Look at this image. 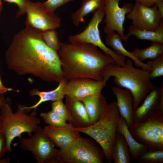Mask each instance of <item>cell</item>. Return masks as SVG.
<instances>
[{"instance_id": "21", "label": "cell", "mask_w": 163, "mask_h": 163, "mask_svg": "<svg viewBox=\"0 0 163 163\" xmlns=\"http://www.w3.org/2000/svg\"><path fill=\"white\" fill-rule=\"evenodd\" d=\"M120 36L115 31H113L107 34L106 38L107 43L111 46L118 54L125 57H128L135 62L137 67H141L145 70H151L150 65L138 59L132 53L127 51L123 46Z\"/></svg>"}, {"instance_id": "31", "label": "cell", "mask_w": 163, "mask_h": 163, "mask_svg": "<svg viewBox=\"0 0 163 163\" xmlns=\"http://www.w3.org/2000/svg\"><path fill=\"white\" fill-rule=\"evenodd\" d=\"M74 0H47L43 2L47 9L53 11L63 5Z\"/></svg>"}, {"instance_id": "34", "label": "cell", "mask_w": 163, "mask_h": 163, "mask_svg": "<svg viewBox=\"0 0 163 163\" xmlns=\"http://www.w3.org/2000/svg\"><path fill=\"white\" fill-rule=\"evenodd\" d=\"M134 0L136 2H139L141 4L148 7H151L158 0Z\"/></svg>"}, {"instance_id": "37", "label": "cell", "mask_w": 163, "mask_h": 163, "mask_svg": "<svg viewBox=\"0 0 163 163\" xmlns=\"http://www.w3.org/2000/svg\"><path fill=\"white\" fill-rule=\"evenodd\" d=\"M6 99H5L4 96L0 94V109L2 107L6 101Z\"/></svg>"}, {"instance_id": "24", "label": "cell", "mask_w": 163, "mask_h": 163, "mask_svg": "<svg viewBox=\"0 0 163 163\" xmlns=\"http://www.w3.org/2000/svg\"><path fill=\"white\" fill-rule=\"evenodd\" d=\"M106 0H82L80 8L72 15L73 24L78 26L84 22V18L90 13L101 8L104 7Z\"/></svg>"}, {"instance_id": "26", "label": "cell", "mask_w": 163, "mask_h": 163, "mask_svg": "<svg viewBox=\"0 0 163 163\" xmlns=\"http://www.w3.org/2000/svg\"><path fill=\"white\" fill-rule=\"evenodd\" d=\"M41 37L45 43L50 48L58 52L61 47L58 33L54 29L46 30L41 32Z\"/></svg>"}, {"instance_id": "23", "label": "cell", "mask_w": 163, "mask_h": 163, "mask_svg": "<svg viewBox=\"0 0 163 163\" xmlns=\"http://www.w3.org/2000/svg\"><path fill=\"white\" fill-rule=\"evenodd\" d=\"M131 35L135 36L140 40H149L163 43V20H161L159 27L155 31L142 30L131 25L123 40L126 41Z\"/></svg>"}, {"instance_id": "1", "label": "cell", "mask_w": 163, "mask_h": 163, "mask_svg": "<svg viewBox=\"0 0 163 163\" xmlns=\"http://www.w3.org/2000/svg\"><path fill=\"white\" fill-rule=\"evenodd\" d=\"M41 32L25 26L14 35L5 54L7 65L20 75L59 82L63 78L60 58L44 42Z\"/></svg>"}, {"instance_id": "9", "label": "cell", "mask_w": 163, "mask_h": 163, "mask_svg": "<svg viewBox=\"0 0 163 163\" xmlns=\"http://www.w3.org/2000/svg\"><path fill=\"white\" fill-rule=\"evenodd\" d=\"M34 133L29 138L18 137L20 147L30 152L38 163H59L58 149L55 148L54 143L40 125Z\"/></svg>"}, {"instance_id": "17", "label": "cell", "mask_w": 163, "mask_h": 163, "mask_svg": "<svg viewBox=\"0 0 163 163\" xmlns=\"http://www.w3.org/2000/svg\"><path fill=\"white\" fill-rule=\"evenodd\" d=\"M66 97L65 104L70 115L69 123L76 128H85L92 125L82 103Z\"/></svg>"}, {"instance_id": "7", "label": "cell", "mask_w": 163, "mask_h": 163, "mask_svg": "<svg viewBox=\"0 0 163 163\" xmlns=\"http://www.w3.org/2000/svg\"><path fill=\"white\" fill-rule=\"evenodd\" d=\"M129 130L148 151L163 150V111L156 112L142 122L134 123Z\"/></svg>"}, {"instance_id": "22", "label": "cell", "mask_w": 163, "mask_h": 163, "mask_svg": "<svg viewBox=\"0 0 163 163\" xmlns=\"http://www.w3.org/2000/svg\"><path fill=\"white\" fill-rule=\"evenodd\" d=\"M111 157L114 163H130L132 161L129 149L125 138L117 132Z\"/></svg>"}, {"instance_id": "20", "label": "cell", "mask_w": 163, "mask_h": 163, "mask_svg": "<svg viewBox=\"0 0 163 163\" xmlns=\"http://www.w3.org/2000/svg\"><path fill=\"white\" fill-rule=\"evenodd\" d=\"M80 101L85 107L92 124L99 119L108 104L101 93L85 97Z\"/></svg>"}, {"instance_id": "12", "label": "cell", "mask_w": 163, "mask_h": 163, "mask_svg": "<svg viewBox=\"0 0 163 163\" xmlns=\"http://www.w3.org/2000/svg\"><path fill=\"white\" fill-rule=\"evenodd\" d=\"M126 17L132 20V25L134 27L151 31L156 30L163 19L155 4L148 7L136 2Z\"/></svg>"}, {"instance_id": "19", "label": "cell", "mask_w": 163, "mask_h": 163, "mask_svg": "<svg viewBox=\"0 0 163 163\" xmlns=\"http://www.w3.org/2000/svg\"><path fill=\"white\" fill-rule=\"evenodd\" d=\"M116 132L123 136L129 147L132 161L136 160L148 151L145 146L137 141L131 134L124 119L121 116L118 122Z\"/></svg>"}, {"instance_id": "25", "label": "cell", "mask_w": 163, "mask_h": 163, "mask_svg": "<svg viewBox=\"0 0 163 163\" xmlns=\"http://www.w3.org/2000/svg\"><path fill=\"white\" fill-rule=\"evenodd\" d=\"M131 53L138 59L142 62L146 59H153L163 56V43L152 41L149 47L143 49H135Z\"/></svg>"}, {"instance_id": "36", "label": "cell", "mask_w": 163, "mask_h": 163, "mask_svg": "<svg viewBox=\"0 0 163 163\" xmlns=\"http://www.w3.org/2000/svg\"><path fill=\"white\" fill-rule=\"evenodd\" d=\"M14 91L11 88H7L3 84L0 77V94H4L7 91Z\"/></svg>"}, {"instance_id": "32", "label": "cell", "mask_w": 163, "mask_h": 163, "mask_svg": "<svg viewBox=\"0 0 163 163\" xmlns=\"http://www.w3.org/2000/svg\"><path fill=\"white\" fill-rule=\"evenodd\" d=\"M2 0H0L2 2ZM5 1L14 4L18 7V10L16 13V18H19L25 14V5L26 0H3Z\"/></svg>"}, {"instance_id": "6", "label": "cell", "mask_w": 163, "mask_h": 163, "mask_svg": "<svg viewBox=\"0 0 163 163\" xmlns=\"http://www.w3.org/2000/svg\"><path fill=\"white\" fill-rule=\"evenodd\" d=\"M105 158L101 147L90 138L79 136L58 149L59 163H102Z\"/></svg>"}, {"instance_id": "28", "label": "cell", "mask_w": 163, "mask_h": 163, "mask_svg": "<svg viewBox=\"0 0 163 163\" xmlns=\"http://www.w3.org/2000/svg\"><path fill=\"white\" fill-rule=\"evenodd\" d=\"M137 159L140 163H162L163 150L148 151Z\"/></svg>"}, {"instance_id": "16", "label": "cell", "mask_w": 163, "mask_h": 163, "mask_svg": "<svg viewBox=\"0 0 163 163\" xmlns=\"http://www.w3.org/2000/svg\"><path fill=\"white\" fill-rule=\"evenodd\" d=\"M112 90L117 98V104L120 115L125 120L129 129L134 124L133 113V99L130 91L128 89L115 86Z\"/></svg>"}, {"instance_id": "5", "label": "cell", "mask_w": 163, "mask_h": 163, "mask_svg": "<svg viewBox=\"0 0 163 163\" xmlns=\"http://www.w3.org/2000/svg\"><path fill=\"white\" fill-rule=\"evenodd\" d=\"M16 111L14 113L11 107L10 100L6 101L0 109L2 123L0 130L5 134L7 140V152H11V145L16 137L27 133L29 137L32 135L41 123L40 120L33 114L27 113L30 110L24 108L23 106L18 104Z\"/></svg>"}, {"instance_id": "35", "label": "cell", "mask_w": 163, "mask_h": 163, "mask_svg": "<svg viewBox=\"0 0 163 163\" xmlns=\"http://www.w3.org/2000/svg\"><path fill=\"white\" fill-rule=\"evenodd\" d=\"M155 4L156 5L158 11L163 18V1H158Z\"/></svg>"}, {"instance_id": "14", "label": "cell", "mask_w": 163, "mask_h": 163, "mask_svg": "<svg viewBox=\"0 0 163 163\" xmlns=\"http://www.w3.org/2000/svg\"><path fill=\"white\" fill-rule=\"evenodd\" d=\"M142 103L133 110L134 123L142 122L156 112L163 111V84L160 87L155 86L148 94Z\"/></svg>"}, {"instance_id": "39", "label": "cell", "mask_w": 163, "mask_h": 163, "mask_svg": "<svg viewBox=\"0 0 163 163\" xmlns=\"http://www.w3.org/2000/svg\"><path fill=\"white\" fill-rule=\"evenodd\" d=\"M2 123V116L0 113V128L1 127Z\"/></svg>"}, {"instance_id": "30", "label": "cell", "mask_w": 163, "mask_h": 163, "mask_svg": "<svg viewBox=\"0 0 163 163\" xmlns=\"http://www.w3.org/2000/svg\"><path fill=\"white\" fill-rule=\"evenodd\" d=\"M52 110L65 121L69 122L70 120V115L69 111L63 101V99H60L51 103Z\"/></svg>"}, {"instance_id": "10", "label": "cell", "mask_w": 163, "mask_h": 163, "mask_svg": "<svg viewBox=\"0 0 163 163\" xmlns=\"http://www.w3.org/2000/svg\"><path fill=\"white\" fill-rule=\"evenodd\" d=\"M25 13L26 27L43 31L48 30H56L60 26V18L54 12L46 8L42 2H34L26 0Z\"/></svg>"}, {"instance_id": "18", "label": "cell", "mask_w": 163, "mask_h": 163, "mask_svg": "<svg viewBox=\"0 0 163 163\" xmlns=\"http://www.w3.org/2000/svg\"><path fill=\"white\" fill-rule=\"evenodd\" d=\"M68 81L63 78L59 83L58 86L54 89L48 91H40L37 89L32 90L29 94L31 96H38L40 98L39 101L32 106L27 107L23 106L24 108L30 110L34 109L33 114L35 115V111L37 108L42 103L47 101H55L63 99L65 96V90Z\"/></svg>"}, {"instance_id": "11", "label": "cell", "mask_w": 163, "mask_h": 163, "mask_svg": "<svg viewBox=\"0 0 163 163\" xmlns=\"http://www.w3.org/2000/svg\"><path fill=\"white\" fill-rule=\"evenodd\" d=\"M121 0H106L104 7L105 18L104 20L105 25L104 32L107 34L113 31H116L123 40V24L125 16L133 9L134 5L130 3H125L122 7L119 4Z\"/></svg>"}, {"instance_id": "4", "label": "cell", "mask_w": 163, "mask_h": 163, "mask_svg": "<svg viewBox=\"0 0 163 163\" xmlns=\"http://www.w3.org/2000/svg\"><path fill=\"white\" fill-rule=\"evenodd\" d=\"M120 116L116 101H114L107 104L96 122L86 127L76 128L78 132L88 135L99 144L104 153L108 163L112 161L111 152Z\"/></svg>"}, {"instance_id": "33", "label": "cell", "mask_w": 163, "mask_h": 163, "mask_svg": "<svg viewBox=\"0 0 163 163\" xmlns=\"http://www.w3.org/2000/svg\"><path fill=\"white\" fill-rule=\"evenodd\" d=\"M7 152V140L4 133L0 130V163Z\"/></svg>"}, {"instance_id": "29", "label": "cell", "mask_w": 163, "mask_h": 163, "mask_svg": "<svg viewBox=\"0 0 163 163\" xmlns=\"http://www.w3.org/2000/svg\"><path fill=\"white\" fill-rule=\"evenodd\" d=\"M147 64L151 68L149 70V76L151 80L163 75V56L152 59Z\"/></svg>"}, {"instance_id": "3", "label": "cell", "mask_w": 163, "mask_h": 163, "mask_svg": "<svg viewBox=\"0 0 163 163\" xmlns=\"http://www.w3.org/2000/svg\"><path fill=\"white\" fill-rule=\"evenodd\" d=\"M103 80L107 82L111 77L117 86L129 90L133 99V110L139 106L148 94L155 87L150 79L149 70L134 67L132 61L129 59L125 66H122L110 64L101 72Z\"/></svg>"}, {"instance_id": "13", "label": "cell", "mask_w": 163, "mask_h": 163, "mask_svg": "<svg viewBox=\"0 0 163 163\" xmlns=\"http://www.w3.org/2000/svg\"><path fill=\"white\" fill-rule=\"evenodd\" d=\"M104 80L98 81L90 78H76L69 81L65 90V96L80 101L83 98L101 93L106 86Z\"/></svg>"}, {"instance_id": "2", "label": "cell", "mask_w": 163, "mask_h": 163, "mask_svg": "<svg viewBox=\"0 0 163 163\" xmlns=\"http://www.w3.org/2000/svg\"><path fill=\"white\" fill-rule=\"evenodd\" d=\"M58 53L63 78L68 81L82 78L103 81L102 69L108 64H115L110 56L90 43H61Z\"/></svg>"}, {"instance_id": "15", "label": "cell", "mask_w": 163, "mask_h": 163, "mask_svg": "<svg viewBox=\"0 0 163 163\" xmlns=\"http://www.w3.org/2000/svg\"><path fill=\"white\" fill-rule=\"evenodd\" d=\"M43 130L59 149L66 147L80 136L76 128L69 123L68 126L62 127L48 125L45 126Z\"/></svg>"}, {"instance_id": "8", "label": "cell", "mask_w": 163, "mask_h": 163, "mask_svg": "<svg viewBox=\"0 0 163 163\" xmlns=\"http://www.w3.org/2000/svg\"><path fill=\"white\" fill-rule=\"evenodd\" d=\"M91 19L82 32L68 38L70 43H88L97 46L103 53L110 56L115 64L124 66L126 63V58L117 54L114 50L107 47L103 42L98 28L99 24L105 15L104 7L101 8L93 12Z\"/></svg>"}, {"instance_id": "38", "label": "cell", "mask_w": 163, "mask_h": 163, "mask_svg": "<svg viewBox=\"0 0 163 163\" xmlns=\"http://www.w3.org/2000/svg\"><path fill=\"white\" fill-rule=\"evenodd\" d=\"M3 9V3L2 2H0V18L1 13Z\"/></svg>"}, {"instance_id": "27", "label": "cell", "mask_w": 163, "mask_h": 163, "mask_svg": "<svg viewBox=\"0 0 163 163\" xmlns=\"http://www.w3.org/2000/svg\"><path fill=\"white\" fill-rule=\"evenodd\" d=\"M40 115L46 123L51 126L62 127L69 124L52 110L47 112H41Z\"/></svg>"}]
</instances>
